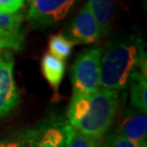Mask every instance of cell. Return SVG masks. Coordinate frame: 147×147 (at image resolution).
Returning a JSON list of instances; mask_svg holds the SVG:
<instances>
[{
	"mask_svg": "<svg viewBox=\"0 0 147 147\" xmlns=\"http://www.w3.org/2000/svg\"><path fill=\"white\" fill-rule=\"evenodd\" d=\"M118 90L98 88L92 94L73 93L68 110V123L86 136L101 138L110 129L118 109Z\"/></svg>",
	"mask_w": 147,
	"mask_h": 147,
	"instance_id": "6da1fadb",
	"label": "cell"
},
{
	"mask_svg": "<svg viewBox=\"0 0 147 147\" xmlns=\"http://www.w3.org/2000/svg\"><path fill=\"white\" fill-rule=\"evenodd\" d=\"M144 53L138 36L127 35L111 40L100 58L99 85L113 90L124 89Z\"/></svg>",
	"mask_w": 147,
	"mask_h": 147,
	"instance_id": "7a4b0ae2",
	"label": "cell"
},
{
	"mask_svg": "<svg viewBox=\"0 0 147 147\" xmlns=\"http://www.w3.org/2000/svg\"><path fill=\"white\" fill-rule=\"evenodd\" d=\"M102 48L94 46L81 53L71 68L73 93L92 94L99 86V64Z\"/></svg>",
	"mask_w": 147,
	"mask_h": 147,
	"instance_id": "3957f363",
	"label": "cell"
},
{
	"mask_svg": "<svg viewBox=\"0 0 147 147\" xmlns=\"http://www.w3.org/2000/svg\"><path fill=\"white\" fill-rule=\"evenodd\" d=\"M76 0H32L26 20L32 27L47 28L63 21Z\"/></svg>",
	"mask_w": 147,
	"mask_h": 147,
	"instance_id": "277c9868",
	"label": "cell"
},
{
	"mask_svg": "<svg viewBox=\"0 0 147 147\" xmlns=\"http://www.w3.org/2000/svg\"><path fill=\"white\" fill-rule=\"evenodd\" d=\"M65 36L74 44L84 45L94 44L101 38L99 27L97 25V22L95 20L88 3H86L74 16L67 30Z\"/></svg>",
	"mask_w": 147,
	"mask_h": 147,
	"instance_id": "5b68a950",
	"label": "cell"
},
{
	"mask_svg": "<svg viewBox=\"0 0 147 147\" xmlns=\"http://www.w3.org/2000/svg\"><path fill=\"white\" fill-rule=\"evenodd\" d=\"M13 60L10 55L0 61V119L16 108L20 102V92L13 73Z\"/></svg>",
	"mask_w": 147,
	"mask_h": 147,
	"instance_id": "8992f818",
	"label": "cell"
},
{
	"mask_svg": "<svg viewBox=\"0 0 147 147\" xmlns=\"http://www.w3.org/2000/svg\"><path fill=\"white\" fill-rule=\"evenodd\" d=\"M65 122L61 120L47 121L35 129V136L32 147H64Z\"/></svg>",
	"mask_w": 147,
	"mask_h": 147,
	"instance_id": "52a82bcc",
	"label": "cell"
},
{
	"mask_svg": "<svg viewBox=\"0 0 147 147\" xmlns=\"http://www.w3.org/2000/svg\"><path fill=\"white\" fill-rule=\"evenodd\" d=\"M121 136L125 137L132 142L137 143L141 146H146L147 118L145 113L133 112L122 120L116 132Z\"/></svg>",
	"mask_w": 147,
	"mask_h": 147,
	"instance_id": "ba28073f",
	"label": "cell"
},
{
	"mask_svg": "<svg viewBox=\"0 0 147 147\" xmlns=\"http://www.w3.org/2000/svg\"><path fill=\"white\" fill-rule=\"evenodd\" d=\"M88 5L94 14L101 37L107 36L112 30L116 7L113 0H88Z\"/></svg>",
	"mask_w": 147,
	"mask_h": 147,
	"instance_id": "9c48e42d",
	"label": "cell"
},
{
	"mask_svg": "<svg viewBox=\"0 0 147 147\" xmlns=\"http://www.w3.org/2000/svg\"><path fill=\"white\" fill-rule=\"evenodd\" d=\"M147 76L138 68L132 72L127 84L130 85L131 105L142 113L147 112Z\"/></svg>",
	"mask_w": 147,
	"mask_h": 147,
	"instance_id": "30bf717a",
	"label": "cell"
},
{
	"mask_svg": "<svg viewBox=\"0 0 147 147\" xmlns=\"http://www.w3.org/2000/svg\"><path fill=\"white\" fill-rule=\"evenodd\" d=\"M40 69L45 80L53 87V92L57 93L65 72L64 61L53 56L51 53H46L42 58Z\"/></svg>",
	"mask_w": 147,
	"mask_h": 147,
	"instance_id": "8fae6325",
	"label": "cell"
},
{
	"mask_svg": "<svg viewBox=\"0 0 147 147\" xmlns=\"http://www.w3.org/2000/svg\"><path fill=\"white\" fill-rule=\"evenodd\" d=\"M74 45L75 44L62 33L53 34L49 37V42H48L49 53L61 60L68 59L72 53Z\"/></svg>",
	"mask_w": 147,
	"mask_h": 147,
	"instance_id": "7c38bea8",
	"label": "cell"
},
{
	"mask_svg": "<svg viewBox=\"0 0 147 147\" xmlns=\"http://www.w3.org/2000/svg\"><path fill=\"white\" fill-rule=\"evenodd\" d=\"M65 132V144L64 147H99L100 140L94 137L86 136L84 134L75 131L73 127L65 122L64 125Z\"/></svg>",
	"mask_w": 147,
	"mask_h": 147,
	"instance_id": "4fadbf2b",
	"label": "cell"
},
{
	"mask_svg": "<svg viewBox=\"0 0 147 147\" xmlns=\"http://www.w3.org/2000/svg\"><path fill=\"white\" fill-rule=\"evenodd\" d=\"M24 44V36L20 32H11L0 28V61L2 60L1 53L3 49L20 50Z\"/></svg>",
	"mask_w": 147,
	"mask_h": 147,
	"instance_id": "5bb4252c",
	"label": "cell"
},
{
	"mask_svg": "<svg viewBox=\"0 0 147 147\" xmlns=\"http://www.w3.org/2000/svg\"><path fill=\"white\" fill-rule=\"evenodd\" d=\"M35 136V129L19 132L0 141V147H32Z\"/></svg>",
	"mask_w": 147,
	"mask_h": 147,
	"instance_id": "9a60e30c",
	"label": "cell"
},
{
	"mask_svg": "<svg viewBox=\"0 0 147 147\" xmlns=\"http://www.w3.org/2000/svg\"><path fill=\"white\" fill-rule=\"evenodd\" d=\"M23 22L22 13L13 14H1L0 13V28L8 30L11 32H20V27Z\"/></svg>",
	"mask_w": 147,
	"mask_h": 147,
	"instance_id": "2e32d148",
	"label": "cell"
},
{
	"mask_svg": "<svg viewBox=\"0 0 147 147\" xmlns=\"http://www.w3.org/2000/svg\"><path fill=\"white\" fill-rule=\"evenodd\" d=\"M107 147H146L141 146L137 143L132 142L125 137L121 136L117 133H113L112 135L109 136L107 141Z\"/></svg>",
	"mask_w": 147,
	"mask_h": 147,
	"instance_id": "e0dca14e",
	"label": "cell"
},
{
	"mask_svg": "<svg viewBox=\"0 0 147 147\" xmlns=\"http://www.w3.org/2000/svg\"><path fill=\"white\" fill-rule=\"evenodd\" d=\"M24 5V0H0V13L13 14L16 13Z\"/></svg>",
	"mask_w": 147,
	"mask_h": 147,
	"instance_id": "ac0fdd59",
	"label": "cell"
}]
</instances>
